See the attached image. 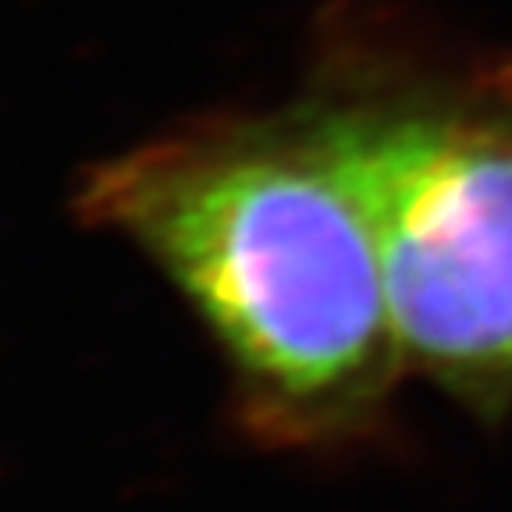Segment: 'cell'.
I'll return each mask as SVG.
<instances>
[{"instance_id": "1", "label": "cell", "mask_w": 512, "mask_h": 512, "mask_svg": "<svg viewBox=\"0 0 512 512\" xmlns=\"http://www.w3.org/2000/svg\"><path fill=\"white\" fill-rule=\"evenodd\" d=\"M79 207L196 306L260 441L331 448L384 420L406 363L370 224L310 104L121 153Z\"/></svg>"}, {"instance_id": "2", "label": "cell", "mask_w": 512, "mask_h": 512, "mask_svg": "<svg viewBox=\"0 0 512 512\" xmlns=\"http://www.w3.org/2000/svg\"><path fill=\"white\" fill-rule=\"evenodd\" d=\"M370 224L406 374L512 416V57L367 64L313 96Z\"/></svg>"}]
</instances>
